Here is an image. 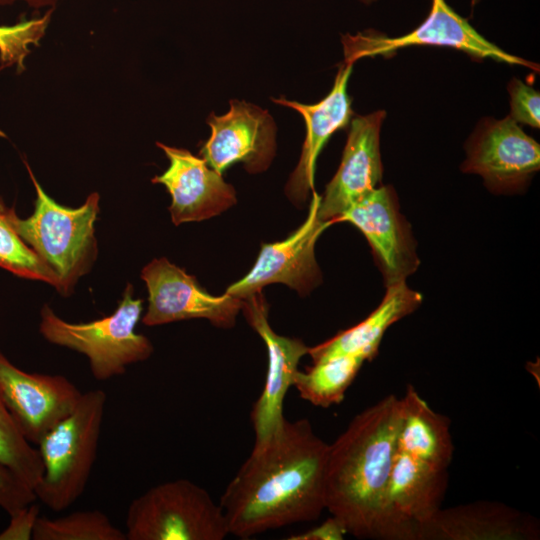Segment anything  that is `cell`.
I'll use <instances>...</instances> for the list:
<instances>
[{
  "label": "cell",
  "mask_w": 540,
  "mask_h": 540,
  "mask_svg": "<svg viewBox=\"0 0 540 540\" xmlns=\"http://www.w3.org/2000/svg\"><path fill=\"white\" fill-rule=\"evenodd\" d=\"M328 450L307 419H285L272 435L254 442L220 498L229 534L248 539L318 519L326 509Z\"/></svg>",
  "instance_id": "obj_1"
},
{
  "label": "cell",
  "mask_w": 540,
  "mask_h": 540,
  "mask_svg": "<svg viewBox=\"0 0 540 540\" xmlns=\"http://www.w3.org/2000/svg\"><path fill=\"white\" fill-rule=\"evenodd\" d=\"M401 420V399L389 394L329 444L325 506L357 538L380 539Z\"/></svg>",
  "instance_id": "obj_2"
},
{
  "label": "cell",
  "mask_w": 540,
  "mask_h": 540,
  "mask_svg": "<svg viewBox=\"0 0 540 540\" xmlns=\"http://www.w3.org/2000/svg\"><path fill=\"white\" fill-rule=\"evenodd\" d=\"M25 164L36 192L34 211L28 218H20L12 208L11 223L55 274V288L62 295H70L97 256L94 225L99 213L100 196L94 192L80 207H65L44 191L29 165Z\"/></svg>",
  "instance_id": "obj_3"
},
{
  "label": "cell",
  "mask_w": 540,
  "mask_h": 540,
  "mask_svg": "<svg viewBox=\"0 0 540 540\" xmlns=\"http://www.w3.org/2000/svg\"><path fill=\"white\" fill-rule=\"evenodd\" d=\"M106 401L102 389L84 392L75 410L37 444L43 475L33 490L49 509L63 511L85 491L97 457Z\"/></svg>",
  "instance_id": "obj_4"
},
{
  "label": "cell",
  "mask_w": 540,
  "mask_h": 540,
  "mask_svg": "<svg viewBox=\"0 0 540 540\" xmlns=\"http://www.w3.org/2000/svg\"><path fill=\"white\" fill-rule=\"evenodd\" d=\"M142 310V300L133 297V286L128 284L115 311L90 322H67L44 305L39 330L48 342L85 355L92 376L105 381L153 353L151 341L135 331Z\"/></svg>",
  "instance_id": "obj_5"
},
{
  "label": "cell",
  "mask_w": 540,
  "mask_h": 540,
  "mask_svg": "<svg viewBox=\"0 0 540 540\" xmlns=\"http://www.w3.org/2000/svg\"><path fill=\"white\" fill-rule=\"evenodd\" d=\"M126 540H223L229 535L219 503L188 479L170 480L134 498Z\"/></svg>",
  "instance_id": "obj_6"
},
{
  "label": "cell",
  "mask_w": 540,
  "mask_h": 540,
  "mask_svg": "<svg viewBox=\"0 0 540 540\" xmlns=\"http://www.w3.org/2000/svg\"><path fill=\"white\" fill-rule=\"evenodd\" d=\"M342 43L345 64H353L363 57L392 54L404 47L431 45L451 47L474 59L490 58L539 71L538 64L509 54L485 39L446 0H432L426 19L408 34L390 38L367 30L344 35Z\"/></svg>",
  "instance_id": "obj_7"
},
{
  "label": "cell",
  "mask_w": 540,
  "mask_h": 540,
  "mask_svg": "<svg viewBox=\"0 0 540 540\" xmlns=\"http://www.w3.org/2000/svg\"><path fill=\"white\" fill-rule=\"evenodd\" d=\"M465 173L480 175L489 190L523 189L540 167V146L510 116L485 118L466 143Z\"/></svg>",
  "instance_id": "obj_8"
},
{
  "label": "cell",
  "mask_w": 540,
  "mask_h": 540,
  "mask_svg": "<svg viewBox=\"0 0 540 540\" xmlns=\"http://www.w3.org/2000/svg\"><path fill=\"white\" fill-rule=\"evenodd\" d=\"M141 278L148 290V308L142 317L146 326L201 318L216 327L231 328L242 310V299L209 294L194 276L164 257L148 263Z\"/></svg>",
  "instance_id": "obj_9"
},
{
  "label": "cell",
  "mask_w": 540,
  "mask_h": 540,
  "mask_svg": "<svg viewBox=\"0 0 540 540\" xmlns=\"http://www.w3.org/2000/svg\"><path fill=\"white\" fill-rule=\"evenodd\" d=\"M320 199L321 196L313 191L303 224L286 239L263 244L251 270L231 284L225 293L244 300L273 283L285 284L301 295L317 286L321 273L314 248L322 232L332 225L330 221L319 218Z\"/></svg>",
  "instance_id": "obj_10"
},
{
  "label": "cell",
  "mask_w": 540,
  "mask_h": 540,
  "mask_svg": "<svg viewBox=\"0 0 540 540\" xmlns=\"http://www.w3.org/2000/svg\"><path fill=\"white\" fill-rule=\"evenodd\" d=\"M82 394L66 377L26 372L0 351V397L30 443L68 417Z\"/></svg>",
  "instance_id": "obj_11"
},
{
  "label": "cell",
  "mask_w": 540,
  "mask_h": 540,
  "mask_svg": "<svg viewBox=\"0 0 540 540\" xmlns=\"http://www.w3.org/2000/svg\"><path fill=\"white\" fill-rule=\"evenodd\" d=\"M356 226L370 244L385 286L406 282L419 259L409 223L400 212L393 187L380 185L333 220Z\"/></svg>",
  "instance_id": "obj_12"
},
{
  "label": "cell",
  "mask_w": 540,
  "mask_h": 540,
  "mask_svg": "<svg viewBox=\"0 0 540 540\" xmlns=\"http://www.w3.org/2000/svg\"><path fill=\"white\" fill-rule=\"evenodd\" d=\"M229 104L227 113L220 116L211 113L207 118L211 135L201 147L200 155L220 174L236 162L243 163L249 173L266 170L276 149L272 116L245 101L233 99Z\"/></svg>",
  "instance_id": "obj_13"
},
{
  "label": "cell",
  "mask_w": 540,
  "mask_h": 540,
  "mask_svg": "<svg viewBox=\"0 0 540 540\" xmlns=\"http://www.w3.org/2000/svg\"><path fill=\"white\" fill-rule=\"evenodd\" d=\"M448 482V469L396 450L380 539L415 540L416 527L441 508Z\"/></svg>",
  "instance_id": "obj_14"
},
{
  "label": "cell",
  "mask_w": 540,
  "mask_h": 540,
  "mask_svg": "<svg viewBox=\"0 0 540 540\" xmlns=\"http://www.w3.org/2000/svg\"><path fill=\"white\" fill-rule=\"evenodd\" d=\"M247 321L259 334L267 348L268 365L261 394L253 405L251 422L255 441L276 432L286 419L283 402L297 373L301 358L308 353L302 340L277 334L268 322V306L258 292L243 300Z\"/></svg>",
  "instance_id": "obj_15"
},
{
  "label": "cell",
  "mask_w": 540,
  "mask_h": 540,
  "mask_svg": "<svg viewBox=\"0 0 540 540\" xmlns=\"http://www.w3.org/2000/svg\"><path fill=\"white\" fill-rule=\"evenodd\" d=\"M385 115L379 110L351 119L340 166L320 199L318 215L322 221L333 224L346 209L381 185L380 130Z\"/></svg>",
  "instance_id": "obj_16"
},
{
  "label": "cell",
  "mask_w": 540,
  "mask_h": 540,
  "mask_svg": "<svg viewBox=\"0 0 540 540\" xmlns=\"http://www.w3.org/2000/svg\"><path fill=\"white\" fill-rule=\"evenodd\" d=\"M157 146L167 156L169 166L152 182L164 185L171 195L169 211L175 225L209 219L236 203L233 186L202 157L159 142Z\"/></svg>",
  "instance_id": "obj_17"
},
{
  "label": "cell",
  "mask_w": 540,
  "mask_h": 540,
  "mask_svg": "<svg viewBox=\"0 0 540 540\" xmlns=\"http://www.w3.org/2000/svg\"><path fill=\"white\" fill-rule=\"evenodd\" d=\"M539 536L537 519L494 501L440 508L415 531V540H535Z\"/></svg>",
  "instance_id": "obj_18"
},
{
  "label": "cell",
  "mask_w": 540,
  "mask_h": 540,
  "mask_svg": "<svg viewBox=\"0 0 540 540\" xmlns=\"http://www.w3.org/2000/svg\"><path fill=\"white\" fill-rule=\"evenodd\" d=\"M352 67L353 64L345 63L339 67L332 89L318 103L307 105L284 98L273 99L299 112L306 124L301 156L286 185L287 195L293 201L306 200L314 188L315 165L322 148L334 132L345 128L352 119L351 99L347 93Z\"/></svg>",
  "instance_id": "obj_19"
},
{
  "label": "cell",
  "mask_w": 540,
  "mask_h": 540,
  "mask_svg": "<svg viewBox=\"0 0 540 540\" xmlns=\"http://www.w3.org/2000/svg\"><path fill=\"white\" fill-rule=\"evenodd\" d=\"M386 288L382 302L367 318L308 349L307 354L311 356L313 362L335 355L360 356L367 361L377 355L387 329L415 311L423 300L422 295L410 289L406 282Z\"/></svg>",
  "instance_id": "obj_20"
},
{
  "label": "cell",
  "mask_w": 540,
  "mask_h": 540,
  "mask_svg": "<svg viewBox=\"0 0 540 540\" xmlns=\"http://www.w3.org/2000/svg\"><path fill=\"white\" fill-rule=\"evenodd\" d=\"M401 405L396 450L448 469L454 452L449 418L434 411L411 384L406 386Z\"/></svg>",
  "instance_id": "obj_21"
},
{
  "label": "cell",
  "mask_w": 540,
  "mask_h": 540,
  "mask_svg": "<svg viewBox=\"0 0 540 540\" xmlns=\"http://www.w3.org/2000/svg\"><path fill=\"white\" fill-rule=\"evenodd\" d=\"M364 362L362 357L354 355H335L315 361L306 371H297L293 386L302 399L328 408L344 400Z\"/></svg>",
  "instance_id": "obj_22"
},
{
  "label": "cell",
  "mask_w": 540,
  "mask_h": 540,
  "mask_svg": "<svg viewBox=\"0 0 540 540\" xmlns=\"http://www.w3.org/2000/svg\"><path fill=\"white\" fill-rule=\"evenodd\" d=\"M34 540H126L100 510L76 511L58 518L39 516L32 534Z\"/></svg>",
  "instance_id": "obj_23"
},
{
  "label": "cell",
  "mask_w": 540,
  "mask_h": 540,
  "mask_svg": "<svg viewBox=\"0 0 540 540\" xmlns=\"http://www.w3.org/2000/svg\"><path fill=\"white\" fill-rule=\"evenodd\" d=\"M11 210L0 197V267L19 277L43 281L56 287L55 274L13 227Z\"/></svg>",
  "instance_id": "obj_24"
},
{
  "label": "cell",
  "mask_w": 540,
  "mask_h": 540,
  "mask_svg": "<svg viewBox=\"0 0 540 540\" xmlns=\"http://www.w3.org/2000/svg\"><path fill=\"white\" fill-rule=\"evenodd\" d=\"M0 464L10 469L32 489L43 475V464L38 449L33 448L23 436L1 397Z\"/></svg>",
  "instance_id": "obj_25"
},
{
  "label": "cell",
  "mask_w": 540,
  "mask_h": 540,
  "mask_svg": "<svg viewBox=\"0 0 540 540\" xmlns=\"http://www.w3.org/2000/svg\"><path fill=\"white\" fill-rule=\"evenodd\" d=\"M53 9L35 18L25 19L13 25H0V63L2 68L25 69V60L31 48L46 34Z\"/></svg>",
  "instance_id": "obj_26"
},
{
  "label": "cell",
  "mask_w": 540,
  "mask_h": 540,
  "mask_svg": "<svg viewBox=\"0 0 540 540\" xmlns=\"http://www.w3.org/2000/svg\"><path fill=\"white\" fill-rule=\"evenodd\" d=\"M508 92L511 110L509 116L517 123L539 128V92L517 78H513L508 84Z\"/></svg>",
  "instance_id": "obj_27"
},
{
  "label": "cell",
  "mask_w": 540,
  "mask_h": 540,
  "mask_svg": "<svg viewBox=\"0 0 540 540\" xmlns=\"http://www.w3.org/2000/svg\"><path fill=\"white\" fill-rule=\"evenodd\" d=\"M36 500L33 489L0 464V508L10 516Z\"/></svg>",
  "instance_id": "obj_28"
},
{
  "label": "cell",
  "mask_w": 540,
  "mask_h": 540,
  "mask_svg": "<svg viewBox=\"0 0 540 540\" xmlns=\"http://www.w3.org/2000/svg\"><path fill=\"white\" fill-rule=\"evenodd\" d=\"M39 512L40 506L33 502L10 515V523L0 533V540L32 539Z\"/></svg>",
  "instance_id": "obj_29"
},
{
  "label": "cell",
  "mask_w": 540,
  "mask_h": 540,
  "mask_svg": "<svg viewBox=\"0 0 540 540\" xmlns=\"http://www.w3.org/2000/svg\"><path fill=\"white\" fill-rule=\"evenodd\" d=\"M348 534L343 523L332 516L320 525L299 534H293L288 540H342Z\"/></svg>",
  "instance_id": "obj_30"
},
{
  "label": "cell",
  "mask_w": 540,
  "mask_h": 540,
  "mask_svg": "<svg viewBox=\"0 0 540 540\" xmlns=\"http://www.w3.org/2000/svg\"><path fill=\"white\" fill-rule=\"evenodd\" d=\"M63 0H0V5H13L22 3L35 9H53L59 2Z\"/></svg>",
  "instance_id": "obj_31"
},
{
  "label": "cell",
  "mask_w": 540,
  "mask_h": 540,
  "mask_svg": "<svg viewBox=\"0 0 540 540\" xmlns=\"http://www.w3.org/2000/svg\"><path fill=\"white\" fill-rule=\"evenodd\" d=\"M361 2L365 3V4H371L373 3L374 1L376 0H360Z\"/></svg>",
  "instance_id": "obj_32"
}]
</instances>
